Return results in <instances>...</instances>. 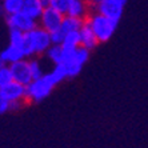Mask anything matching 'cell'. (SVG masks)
I'll list each match as a JSON object with an SVG mask.
<instances>
[{
    "label": "cell",
    "instance_id": "d6986e66",
    "mask_svg": "<svg viewBox=\"0 0 148 148\" xmlns=\"http://www.w3.org/2000/svg\"><path fill=\"white\" fill-rule=\"evenodd\" d=\"M14 82V75L11 71L10 67L7 66H1L0 68V87H4Z\"/></svg>",
    "mask_w": 148,
    "mask_h": 148
},
{
    "label": "cell",
    "instance_id": "ffe728a7",
    "mask_svg": "<svg viewBox=\"0 0 148 148\" xmlns=\"http://www.w3.org/2000/svg\"><path fill=\"white\" fill-rule=\"evenodd\" d=\"M69 3H71V0H51L49 7H52L53 10L59 11L60 14L67 15V14H68Z\"/></svg>",
    "mask_w": 148,
    "mask_h": 148
},
{
    "label": "cell",
    "instance_id": "277c9868",
    "mask_svg": "<svg viewBox=\"0 0 148 148\" xmlns=\"http://www.w3.org/2000/svg\"><path fill=\"white\" fill-rule=\"evenodd\" d=\"M24 97H27V86H23L15 80L7 86L0 87V99L7 100L10 103H19Z\"/></svg>",
    "mask_w": 148,
    "mask_h": 148
},
{
    "label": "cell",
    "instance_id": "9a60e30c",
    "mask_svg": "<svg viewBox=\"0 0 148 148\" xmlns=\"http://www.w3.org/2000/svg\"><path fill=\"white\" fill-rule=\"evenodd\" d=\"M49 76H51L52 80H53L56 84H59L60 82H63L66 77H68V76H67L66 66H64V64H56L55 68L49 72Z\"/></svg>",
    "mask_w": 148,
    "mask_h": 148
},
{
    "label": "cell",
    "instance_id": "603a6c76",
    "mask_svg": "<svg viewBox=\"0 0 148 148\" xmlns=\"http://www.w3.org/2000/svg\"><path fill=\"white\" fill-rule=\"evenodd\" d=\"M29 63H31V71H32V76H34V80L43 77V76H44V73H43V69H41L40 64H39L36 60H32V62H29Z\"/></svg>",
    "mask_w": 148,
    "mask_h": 148
},
{
    "label": "cell",
    "instance_id": "cb8c5ba5",
    "mask_svg": "<svg viewBox=\"0 0 148 148\" xmlns=\"http://www.w3.org/2000/svg\"><path fill=\"white\" fill-rule=\"evenodd\" d=\"M10 110H11L10 101H7V100H4V99H0V112H1V114H5V112Z\"/></svg>",
    "mask_w": 148,
    "mask_h": 148
},
{
    "label": "cell",
    "instance_id": "d4e9b609",
    "mask_svg": "<svg viewBox=\"0 0 148 148\" xmlns=\"http://www.w3.org/2000/svg\"><path fill=\"white\" fill-rule=\"evenodd\" d=\"M41 4L44 5V8H48L49 7V3H51V0H40Z\"/></svg>",
    "mask_w": 148,
    "mask_h": 148
},
{
    "label": "cell",
    "instance_id": "7402d4cb",
    "mask_svg": "<svg viewBox=\"0 0 148 148\" xmlns=\"http://www.w3.org/2000/svg\"><path fill=\"white\" fill-rule=\"evenodd\" d=\"M66 32L63 31L62 28L60 29H58L56 32H52L51 34V39H52V44L55 45H62L63 41H64V39H66Z\"/></svg>",
    "mask_w": 148,
    "mask_h": 148
},
{
    "label": "cell",
    "instance_id": "7c38bea8",
    "mask_svg": "<svg viewBox=\"0 0 148 148\" xmlns=\"http://www.w3.org/2000/svg\"><path fill=\"white\" fill-rule=\"evenodd\" d=\"M86 21L82 20V17H73V16H64V20H63V25L62 29L66 34H69V32H76L80 31L83 28Z\"/></svg>",
    "mask_w": 148,
    "mask_h": 148
},
{
    "label": "cell",
    "instance_id": "6da1fadb",
    "mask_svg": "<svg viewBox=\"0 0 148 148\" xmlns=\"http://www.w3.org/2000/svg\"><path fill=\"white\" fill-rule=\"evenodd\" d=\"M88 23L92 27L93 32L96 34L100 43H106V41L110 40L117 27V21L111 20L101 14L95 15Z\"/></svg>",
    "mask_w": 148,
    "mask_h": 148
},
{
    "label": "cell",
    "instance_id": "ba28073f",
    "mask_svg": "<svg viewBox=\"0 0 148 148\" xmlns=\"http://www.w3.org/2000/svg\"><path fill=\"white\" fill-rule=\"evenodd\" d=\"M32 36V40H34L35 44V49H36V53H43V52H47L49 48L52 47V39H51V34H49L47 29L44 28H35L34 31L29 32Z\"/></svg>",
    "mask_w": 148,
    "mask_h": 148
},
{
    "label": "cell",
    "instance_id": "ac0fdd59",
    "mask_svg": "<svg viewBox=\"0 0 148 148\" xmlns=\"http://www.w3.org/2000/svg\"><path fill=\"white\" fill-rule=\"evenodd\" d=\"M64 66H66L67 76H68V77H75V76H77L83 68L82 64L77 63L76 60H73V59L72 60H68L67 63H64Z\"/></svg>",
    "mask_w": 148,
    "mask_h": 148
},
{
    "label": "cell",
    "instance_id": "5bb4252c",
    "mask_svg": "<svg viewBox=\"0 0 148 148\" xmlns=\"http://www.w3.org/2000/svg\"><path fill=\"white\" fill-rule=\"evenodd\" d=\"M24 0H4L3 1V10L7 15H14L23 11Z\"/></svg>",
    "mask_w": 148,
    "mask_h": 148
},
{
    "label": "cell",
    "instance_id": "30bf717a",
    "mask_svg": "<svg viewBox=\"0 0 148 148\" xmlns=\"http://www.w3.org/2000/svg\"><path fill=\"white\" fill-rule=\"evenodd\" d=\"M80 39H82V45L88 49H93L97 45V43H100L88 21H86L83 28L80 29Z\"/></svg>",
    "mask_w": 148,
    "mask_h": 148
},
{
    "label": "cell",
    "instance_id": "484cf974",
    "mask_svg": "<svg viewBox=\"0 0 148 148\" xmlns=\"http://www.w3.org/2000/svg\"><path fill=\"white\" fill-rule=\"evenodd\" d=\"M91 1H93V3H97V4H99L100 1H103V0H91Z\"/></svg>",
    "mask_w": 148,
    "mask_h": 148
},
{
    "label": "cell",
    "instance_id": "8992f818",
    "mask_svg": "<svg viewBox=\"0 0 148 148\" xmlns=\"http://www.w3.org/2000/svg\"><path fill=\"white\" fill-rule=\"evenodd\" d=\"M40 20H41V27L47 29L49 34H52V32H56L58 29L62 28L64 15L60 14L59 11L53 10L52 7H48L44 10Z\"/></svg>",
    "mask_w": 148,
    "mask_h": 148
},
{
    "label": "cell",
    "instance_id": "52a82bcc",
    "mask_svg": "<svg viewBox=\"0 0 148 148\" xmlns=\"http://www.w3.org/2000/svg\"><path fill=\"white\" fill-rule=\"evenodd\" d=\"M123 8L124 4L119 0H103L97 4L99 14L104 15L106 17L114 21H117V23H119L121 15H123Z\"/></svg>",
    "mask_w": 148,
    "mask_h": 148
},
{
    "label": "cell",
    "instance_id": "e0dca14e",
    "mask_svg": "<svg viewBox=\"0 0 148 148\" xmlns=\"http://www.w3.org/2000/svg\"><path fill=\"white\" fill-rule=\"evenodd\" d=\"M24 39H25V32H21L19 29H10V44L16 45V47L23 49Z\"/></svg>",
    "mask_w": 148,
    "mask_h": 148
},
{
    "label": "cell",
    "instance_id": "4fadbf2b",
    "mask_svg": "<svg viewBox=\"0 0 148 148\" xmlns=\"http://www.w3.org/2000/svg\"><path fill=\"white\" fill-rule=\"evenodd\" d=\"M47 55L55 64H64L66 63V53L62 45H55L52 44V47L47 51Z\"/></svg>",
    "mask_w": 148,
    "mask_h": 148
},
{
    "label": "cell",
    "instance_id": "2e32d148",
    "mask_svg": "<svg viewBox=\"0 0 148 148\" xmlns=\"http://www.w3.org/2000/svg\"><path fill=\"white\" fill-rule=\"evenodd\" d=\"M83 14H84V3L82 0H71L67 15L73 17H82Z\"/></svg>",
    "mask_w": 148,
    "mask_h": 148
},
{
    "label": "cell",
    "instance_id": "4316f807",
    "mask_svg": "<svg viewBox=\"0 0 148 148\" xmlns=\"http://www.w3.org/2000/svg\"><path fill=\"white\" fill-rule=\"evenodd\" d=\"M119 1H121V3H123V4H125V3H127V0H119Z\"/></svg>",
    "mask_w": 148,
    "mask_h": 148
},
{
    "label": "cell",
    "instance_id": "7a4b0ae2",
    "mask_svg": "<svg viewBox=\"0 0 148 148\" xmlns=\"http://www.w3.org/2000/svg\"><path fill=\"white\" fill-rule=\"evenodd\" d=\"M56 86V83L52 80L49 73L44 75L40 79H36L27 86V97L35 101H40V100L45 99L48 96L51 91L53 90V87Z\"/></svg>",
    "mask_w": 148,
    "mask_h": 148
},
{
    "label": "cell",
    "instance_id": "44dd1931",
    "mask_svg": "<svg viewBox=\"0 0 148 148\" xmlns=\"http://www.w3.org/2000/svg\"><path fill=\"white\" fill-rule=\"evenodd\" d=\"M88 59H90V49L86 48V47H83V45H80L79 48L76 49L75 56H73V60H76V62L80 63L82 66H84Z\"/></svg>",
    "mask_w": 148,
    "mask_h": 148
},
{
    "label": "cell",
    "instance_id": "9c48e42d",
    "mask_svg": "<svg viewBox=\"0 0 148 148\" xmlns=\"http://www.w3.org/2000/svg\"><path fill=\"white\" fill-rule=\"evenodd\" d=\"M23 59H25V55H24V52H23V49L16 47V45H12V44H10L7 48L0 53L1 66H4V64H10L11 66V64H14V63L23 60Z\"/></svg>",
    "mask_w": 148,
    "mask_h": 148
},
{
    "label": "cell",
    "instance_id": "5b68a950",
    "mask_svg": "<svg viewBox=\"0 0 148 148\" xmlns=\"http://www.w3.org/2000/svg\"><path fill=\"white\" fill-rule=\"evenodd\" d=\"M12 75H14V80L17 83H20L23 86H28L34 82V76H32L31 71V63L27 62L25 59L16 62L10 66Z\"/></svg>",
    "mask_w": 148,
    "mask_h": 148
},
{
    "label": "cell",
    "instance_id": "3957f363",
    "mask_svg": "<svg viewBox=\"0 0 148 148\" xmlns=\"http://www.w3.org/2000/svg\"><path fill=\"white\" fill-rule=\"evenodd\" d=\"M7 25L10 29H19L21 32H31L36 28V21L23 11L7 16Z\"/></svg>",
    "mask_w": 148,
    "mask_h": 148
},
{
    "label": "cell",
    "instance_id": "8fae6325",
    "mask_svg": "<svg viewBox=\"0 0 148 148\" xmlns=\"http://www.w3.org/2000/svg\"><path fill=\"white\" fill-rule=\"evenodd\" d=\"M44 5L41 4L40 0H24V5H23V12L31 16L32 19H40L43 12H44Z\"/></svg>",
    "mask_w": 148,
    "mask_h": 148
}]
</instances>
